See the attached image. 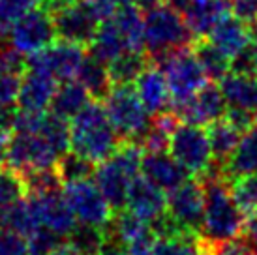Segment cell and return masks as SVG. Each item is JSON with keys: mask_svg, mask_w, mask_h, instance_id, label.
Segmentation results:
<instances>
[{"mask_svg": "<svg viewBox=\"0 0 257 255\" xmlns=\"http://www.w3.org/2000/svg\"><path fill=\"white\" fill-rule=\"evenodd\" d=\"M205 188V214L201 225V238L208 244H223L238 238L244 231L246 214L238 208L223 175V167L214 163L207 175L199 178Z\"/></svg>", "mask_w": 257, "mask_h": 255, "instance_id": "6da1fadb", "label": "cell"}, {"mask_svg": "<svg viewBox=\"0 0 257 255\" xmlns=\"http://www.w3.org/2000/svg\"><path fill=\"white\" fill-rule=\"evenodd\" d=\"M120 145V135L116 134L101 101L92 99L70 120V150L94 165L113 156Z\"/></svg>", "mask_w": 257, "mask_h": 255, "instance_id": "7a4b0ae2", "label": "cell"}, {"mask_svg": "<svg viewBox=\"0 0 257 255\" xmlns=\"http://www.w3.org/2000/svg\"><path fill=\"white\" fill-rule=\"evenodd\" d=\"M145 149L137 143L122 141L113 156L96 165L94 182L100 188L101 195L114 210V214L126 208L130 188L141 175V160Z\"/></svg>", "mask_w": 257, "mask_h": 255, "instance_id": "3957f363", "label": "cell"}, {"mask_svg": "<svg viewBox=\"0 0 257 255\" xmlns=\"http://www.w3.org/2000/svg\"><path fill=\"white\" fill-rule=\"evenodd\" d=\"M184 15L169 4L149 8L143 15V51L158 62L175 51L186 49L193 42Z\"/></svg>", "mask_w": 257, "mask_h": 255, "instance_id": "277c9868", "label": "cell"}, {"mask_svg": "<svg viewBox=\"0 0 257 255\" xmlns=\"http://www.w3.org/2000/svg\"><path fill=\"white\" fill-rule=\"evenodd\" d=\"M88 47L90 55L103 64L113 62L128 51H143V15L136 6L116 10L101 21Z\"/></svg>", "mask_w": 257, "mask_h": 255, "instance_id": "5b68a950", "label": "cell"}, {"mask_svg": "<svg viewBox=\"0 0 257 255\" xmlns=\"http://www.w3.org/2000/svg\"><path fill=\"white\" fill-rule=\"evenodd\" d=\"M103 105L122 141L143 145L154 118L139 99L136 86L114 85L103 99Z\"/></svg>", "mask_w": 257, "mask_h": 255, "instance_id": "8992f818", "label": "cell"}, {"mask_svg": "<svg viewBox=\"0 0 257 255\" xmlns=\"http://www.w3.org/2000/svg\"><path fill=\"white\" fill-rule=\"evenodd\" d=\"M169 154L188 171L193 178L207 175L214 165V154L210 149L207 128L180 120L169 135Z\"/></svg>", "mask_w": 257, "mask_h": 255, "instance_id": "52a82bcc", "label": "cell"}, {"mask_svg": "<svg viewBox=\"0 0 257 255\" xmlns=\"http://www.w3.org/2000/svg\"><path fill=\"white\" fill-rule=\"evenodd\" d=\"M156 64L165 73L167 85L171 90L173 109L184 105L188 99H192L207 85V75L193 49L190 51L186 47V49L175 51L162 60H158Z\"/></svg>", "mask_w": 257, "mask_h": 255, "instance_id": "ba28073f", "label": "cell"}, {"mask_svg": "<svg viewBox=\"0 0 257 255\" xmlns=\"http://www.w3.org/2000/svg\"><path fill=\"white\" fill-rule=\"evenodd\" d=\"M8 45H12L15 51H19L23 57H32L45 47H49L53 42H57V30L55 21L49 10L38 6L27 14L23 19L14 23L6 30Z\"/></svg>", "mask_w": 257, "mask_h": 255, "instance_id": "9c48e42d", "label": "cell"}, {"mask_svg": "<svg viewBox=\"0 0 257 255\" xmlns=\"http://www.w3.org/2000/svg\"><path fill=\"white\" fill-rule=\"evenodd\" d=\"M64 197L77 223L100 227L107 231V227L114 218V210L107 203V199L101 195L94 178L64 184Z\"/></svg>", "mask_w": 257, "mask_h": 255, "instance_id": "30bf717a", "label": "cell"}, {"mask_svg": "<svg viewBox=\"0 0 257 255\" xmlns=\"http://www.w3.org/2000/svg\"><path fill=\"white\" fill-rule=\"evenodd\" d=\"M60 160L62 158L58 156L40 134L14 132L10 135L6 167L17 171L21 177L38 169L57 167Z\"/></svg>", "mask_w": 257, "mask_h": 255, "instance_id": "8fae6325", "label": "cell"}, {"mask_svg": "<svg viewBox=\"0 0 257 255\" xmlns=\"http://www.w3.org/2000/svg\"><path fill=\"white\" fill-rule=\"evenodd\" d=\"M51 15L55 21L58 40L77 43L81 47L92 43L94 36L103 21L90 0H75Z\"/></svg>", "mask_w": 257, "mask_h": 255, "instance_id": "7c38bea8", "label": "cell"}, {"mask_svg": "<svg viewBox=\"0 0 257 255\" xmlns=\"http://www.w3.org/2000/svg\"><path fill=\"white\" fill-rule=\"evenodd\" d=\"M205 214V188L199 178H188L184 184L167 193V216L184 233H201Z\"/></svg>", "mask_w": 257, "mask_h": 255, "instance_id": "4fadbf2b", "label": "cell"}, {"mask_svg": "<svg viewBox=\"0 0 257 255\" xmlns=\"http://www.w3.org/2000/svg\"><path fill=\"white\" fill-rule=\"evenodd\" d=\"M85 57V47L72 42L57 40L49 47L27 58V68L43 71L55 81L62 83L77 77V71Z\"/></svg>", "mask_w": 257, "mask_h": 255, "instance_id": "5bb4252c", "label": "cell"}, {"mask_svg": "<svg viewBox=\"0 0 257 255\" xmlns=\"http://www.w3.org/2000/svg\"><path fill=\"white\" fill-rule=\"evenodd\" d=\"M227 101L223 98L220 86L207 83L192 99H188L184 105L177 107L173 111L182 122L207 128L212 122L223 118L227 114Z\"/></svg>", "mask_w": 257, "mask_h": 255, "instance_id": "9a60e30c", "label": "cell"}, {"mask_svg": "<svg viewBox=\"0 0 257 255\" xmlns=\"http://www.w3.org/2000/svg\"><path fill=\"white\" fill-rule=\"evenodd\" d=\"M109 242L122 249H137V248H152L156 242V231L152 223L141 220L139 216L120 210L114 214L111 225L107 227Z\"/></svg>", "mask_w": 257, "mask_h": 255, "instance_id": "2e32d148", "label": "cell"}, {"mask_svg": "<svg viewBox=\"0 0 257 255\" xmlns=\"http://www.w3.org/2000/svg\"><path fill=\"white\" fill-rule=\"evenodd\" d=\"M141 177L165 193L192 178L188 171L169 154V150H145L141 160Z\"/></svg>", "mask_w": 257, "mask_h": 255, "instance_id": "e0dca14e", "label": "cell"}, {"mask_svg": "<svg viewBox=\"0 0 257 255\" xmlns=\"http://www.w3.org/2000/svg\"><path fill=\"white\" fill-rule=\"evenodd\" d=\"M29 197L36 206L42 227H47L60 238H68L73 233V229L77 227V220H75L62 191L55 190L47 191V193L29 195Z\"/></svg>", "mask_w": 257, "mask_h": 255, "instance_id": "ac0fdd59", "label": "cell"}, {"mask_svg": "<svg viewBox=\"0 0 257 255\" xmlns=\"http://www.w3.org/2000/svg\"><path fill=\"white\" fill-rule=\"evenodd\" d=\"M58 88V81L43 73V71L27 68L21 77L17 107L27 113H45L53 103L55 92Z\"/></svg>", "mask_w": 257, "mask_h": 255, "instance_id": "d6986e66", "label": "cell"}, {"mask_svg": "<svg viewBox=\"0 0 257 255\" xmlns=\"http://www.w3.org/2000/svg\"><path fill=\"white\" fill-rule=\"evenodd\" d=\"M134 86H136V92L139 96V99L143 101L145 109L152 116L173 111L171 90H169L164 70L156 62L149 64L145 68L143 73L134 83Z\"/></svg>", "mask_w": 257, "mask_h": 255, "instance_id": "ffe728a7", "label": "cell"}, {"mask_svg": "<svg viewBox=\"0 0 257 255\" xmlns=\"http://www.w3.org/2000/svg\"><path fill=\"white\" fill-rule=\"evenodd\" d=\"M124 210L136 214L149 223H156L167 214V193L139 175L130 188Z\"/></svg>", "mask_w": 257, "mask_h": 255, "instance_id": "44dd1931", "label": "cell"}, {"mask_svg": "<svg viewBox=\"0 0 257 255\" xmlns=\"http://www.w3.org/2000/svg\"><path fill=\"white\" fill-rule=\"evenodd\" d=\"M182 15L193 38H205L231 15V0H190Z\"/></svg>", "mask_w": 257, "mask_h": 255, "instance_id": "7402d4cb", "label": "cell"}, {"mask_svg": "<svg viewBox=\"0 0 257 255\" xmlns=\"http://www.w3.org/2000/svg\"><path fill=\"white\" fill-rule=\"evenodd\" d=\"M218 86L229 109L246 111L257 116V75L229 71Z\"/></svg>", "mask_w": 257, "mask_h": 255, "instance_id": "603a6c76", "label": "cell"}, {"mask_svg": "<svg viewBox=\"0 0 257 255\" xmlns=\"http://www.w3.org/2000/svg\"><path fill=\"white\" fill-rule=\"evenodd\" d=\"M251 38L253 34L248 23H244L242 19L231 14L216 25V29L208 34V42L216 45L229 58H235L251 42Z\"/></svg>", "mask_w": 257, "mask_h": 255, "instance_id": "cb8c5ba5", "label": "cell"}, {"mask_svg": "<svg viewBox=\"0 0 257 255\" xmlns=\"http://www.w3.org/2000/svg\"><path fill=\"white\" fill-rule=\"evenodd\" d=\"M88 103H90V94L86 92L85 86L77 79H70L58 85L51 103V113H55L64 120H72Z\"/></svg>", "mask_w": 257, "mask_h": 255, "instance_id": "d4e9b609", "label": "cell"}, {"mask_svg": "<svg viewBox=\"0 0 257 255\" xmlns=\"http://www.w3.org/2000/svg\"><path fill=\"white\" fill-rule=\"evenodd\" d=\"M225 178L257 175V128L244 132L235 152L223 165Z\"/></svg>", "mask_w": 257, "mask_h": 255, "instance_id": "484cf974", "label": "cell"}, {"mask_svg": "<svg viewBox=\"0 0 257 255\" xmlns=\"http://www.w3.org/2000/svg\"><path fill=\"white\" fill-rule=\"evenodd\" d=\"M75 79L85 86L86 92L90 94V98L96 99V101H103L107 98V94L111 92V88L114 86L113 81H111V75H109L107 64H103L92 55L85 57Z\"/></svg>", "mask_w": 257, "mask_h": 255, "instance_id": "4316f807", "label": "cell"}, {"mask_svg": "<svg viewBox=\"0 0 257 255\" xmlns=\"http://www.w3.org/2000/svg\"><path fill=\"white\" fill-rule=\"evenodd\" d=\"M207 134L212 154H214V162L223 167L231 158V154L235 152L236 145H238L244 132L238 130L227 116H223L220 120L212 122L210 126H207Z\"/></svg>", "mask_w": 257, "mask_h": 255, "instance_id": "83f0119b", "label": "cell"}, {"mask_svg": "<svg viewBox=\"0 0 257 255\" xmlns=\"http://www.w3.org/2000/svg\"><path fill=\"white\" fill-rule=\"evenodd\" d=\"M4 212V223H6V231H12L15 234H21L25 238H29L32 233H36L38 229L42 227L40 216L32 199L27 195L21 199L19 203L2 208Z\"/></svg>", "mask_w": 257, "mask_h": 255, "instance_id": "f1b7e54d", "label": "cell"}, {"mask_svg": "<svg viewBox=\"0 0 257 255\" xmlns=\"http://www.w3.org/2000/svg\"><path fill=\"white\" fill-rule=\"evenodd\" d=\"M149 64L150 58H147V53L143 51H128L114 58L107 64L113 85H134Z\"/></svg>", "mask_w": 257, "mask_h": 255, "instance_id": "f546056e", "label": "cell"}, {"mask_svg": "<svg viewBox=\"0 0 257 255\" xmlns=\"http://www.w3.org/2000/svg\"><path fill=\"white\" fill-rule=\"evenodd\" d=\"M207 240L201 234L177 233L169 236H160L152 246L154 255H199Z\"/></svg>", "mask_w": 257, "mask_h": 255, "instance_id": "4dcf8cb0", "label": "cell"}, {"mask_svg": "<svg viewBox=\"0 0 257 255\" xmlns=\"http://www.w3.org/2000/svg\"><path fill=\"white\" fill-rule=\"evenodd\" d=\"M193 53H195V57L199 60L205 75L208 79H212V81H221L231 71V58L227 55H223L210 42L199 40L193 45Z\"/></svg>", "mask_w": 257, "mask_h": 255, "instance_id": "1f68e13d", "label": "cell"}, {"mask_svg": "<svg viewBox=\"0 0 257 255\" xmlns=\"http://www.w3.org/2000/svg\"><path fill=\"white\" fill-rule=\"evenodd\" d=\"M66 242L81 255H98L109 244V236L105 229L77 223Z\"/></svg>", "mask_w": 257, "mask_h": 255, "instance_id": "d6a6232c", "label": "cell"}, {"mask_svg": "<svg viewBox=\"0 0 257 255\" xmlns=\"http://www.w3.org/2000/svg\"><path fill=\"white\" fill-rule=\"evenodd\" d=\"M229 190L246 216L257 212V175L229 178Z\"/></svg>", "mask_w": 257, "mask_h": 255, "instance_id": "836d02e7", "label": "cell"}, {"mask_svg": "<svg viewBox=\"0 0 257 255\" xmlns=\"http://www.w3.org/2000/svg\"><path fill=\"white\" fill-rule=\"evenodd\" d=\"M29 195L25 178L10 167H0V208L19 203Z\"/></svg>", "mask_w": 257, "mask_h": 255, "instance_id": "e575fe53", "label": "cell"}, {"mask_svg": "<svg viewBox=\"0 0 257 255\" xmlns=\"http://www.w3.org/2000/svg\"><path fill=\"white\" fill-rule=\"evenodd\" d=\"M58 173H60V178L64 184H70V182H77V180H85V178H92L94 177V163L81 158L75 152H68L57 165Z\"/></svg>", "mask_w": 257, "mask_h": 255, "instance_id": "d590c367", "label": "cell"}, {"mask_svg": "<svg viewBox=\"0 0 257 255\" xmlns=\"http://www.w3.org/2000/svg\"><path fill=\"white\" fill-rule=\"evenodd\" d=\"M42 4L43 0H0V30H8Z\"/></svg>", "mask_w": 257, "mask_h": 255, "instance_id": "8d00e7d4", "label": "cell"}, {"mask_svg": "<svg viewBox=\"0 0 257 255\" xmlns=\"http://www.w3.org/2000/svg\"><path fill=\"white\" fill-rule=\"evenodd\" d=\"M27 242H29L30 255H51L62 244L60 236L49 231L47 227H40L36 233H32L27 238Z\"/></svg>", "mask_w": 257, "mask_h": 255, "instance_id": "74e56055", "label": "cell"}, {"mask_svg": "<svg viewBox=\"0 0 257 255\" xmlns=\"http://www.w3.org/2000/svg\"><path fill=\"white\" fill-rule=\"evenodd\" d=\"M19 86H21V73L0 70V107L17 105Z\"/></svg>", "mask_w": 257, "mask_h": 255, "instance_id": "f35d334b", "label": "cell"}, {"mask_svg": "<svg viewBox=\"0 0 257 255\" xmlns=\"http://www.w3.org/2000/svg\"><path fill=\"white\" fill-rule=\"evenodd\" d=\"M231 71L257 75V38H251V42L235 58H231Z\"/></svg>", "mask_w": 257, "mask_h": 255, "instance_id": "ab89813d", "label": "cell"}, {"mask_svg": "<svg viewBox=\"0 0 257 255\" xmlns=\"http://www.w3.org/2000/svg\"><path fill=\"white\" fill-rule=\"evenodd\" d=\"M0 255H30L29 242L21 234L4 231L0 234Z\"/></svg>", "mask_w": 257, "mask_h": 255, "instance_id": "60d3db41", "label": "cell"}, {"mask_svg": "<svg viewBox=\"0 0 257 255\" xmlns=\"http://www.w3.org/2000/svg\"><path fill=\"white\" fill-rule=\"evenodd\" d=\"M0 70L23 73L27 70V58L23 57L19 51H15L12 45H2L0 43Z\"/></svg>", "mask_w": 257, "mask_h": 255, "instance_id": "b9f144b4", "label": "cell"}, {"mask_svg": "<svg viewBox=\"0 0 257 255\" xmlns=\"http://www.w3.org/2000/svg\"><path fill=\"white\" fill-rule=\"evenodd\" d=\"M212 249H214V255H257V248L244 236L227 240L223 244H216L212 246Z\"/></svg>", "mask_w": 257, "mask_h": 255, "instance_id": "7bdbcfd3", "label": "cell"}, {"mask_svg": "<svg viewBox=\"0 0 257 255\" xmlns=\"http://www.w3.org/2000/svg\"><path fill=\"white\" fill-rule=\"evenodd\" d=\"M231 14L251 25L257 19V0H231Z\"/></svg>", "mask_w": 257, "mask_h": 255, "instance_id": "ee69618b", "label": "cell"}, {"mask_svg": "<svg viewBox=\"0 0 257 255\" xmlns=\"http://www.w3.org/2000/svg\"><path fill=\"white\" fill-rule=\"evenodd\" d=\"M19 114V107L10 105V107H0V130L12 134L15 128V120Z\"/></svg>", "mask_w": 257, "mask_h": 255, "instance_id": "f6af8a7d", "label": "cell"}, {"mask_svg": "<svg viewBox=\"0 0 257 255\" xmlns=\"http://www.w3.org/2000/svg\"><path fill=\"white\" fill-rule=\"evenodd\" d=\"M242 236L248 242H250V244H253V246L257 248V212L251 214V216H248V218H246Z\"/></svg>", "mask_w": 257, "mask_h": 255, "instance_id": "bcb514c9", "label": "cell"}, {"mask_svg": "<svg viewBox=\"0 0 257 255\" xmlns=\"http://www.w3.org/2000/svg\"><path fill=\"white\" fill-rule=\"evenodd\" d=\"M10 135L8 132H2L0 130V167L6 163V156H8V145H10Z\"/></svg>", "mask_w": 257, "mask_h": 255, "instance_id": "7dc6e473", "label": "cell"}, {"mask_svg": "<svg viewBox=\"0 0 257 255\" xmlns=\"http://www.w3.org/2000/svg\"><path fill=\"white\" fill-rule=\"evenodd\" d=\"M51 255H81V253H79V251H75V249H73L68 242H62V244H60V246H58V248L55 249Z\"/></svg>", "mask_w": 257, "mask_h": 255, "instance_id": "c3c4849f", "label": "cell"}, {"mask_svg": "<svg viewBox=\"0 0 257 255\" xmlns=\"http://www.w3.org/2000/svg\"><path fill=\"white\" fill-rule=\"evenodd\" d=\"M98 255H126V249H122L120 246H114V244L109 242L107 246L101 249Z\"/></svg>", "mask_w": 257, "mask_h": 255, "instance_id": "681fc988", "label": "cell"}, {"mask_svg": "<svg viewBox=\"0 0 257 255\" xmlns=\"http://www.w3.org/2000/svg\"><path fill=\"white\" fill-rule=\"evenodd\" d=\"M107 2L114 8V10H120V8L136 6V2H139V0H107Z\"/></svg>", "mask_w": 257, "mask_h": 255, "instance_id": "f907efd6", "label": "cell"}, {"mask_svg": "<svg viewBox=\"0 0 257 255\" xmlns=\"http://www.w3.org/2000/svg\"><path fill=\"white\" fill-rule=\"evenodd\" d=\"M190 0H165V4H169L171 8L179 10V12H184V8L188 6Z\"/></svg>", "mask_w": 257, "mask_h": 255, "instance_id": "816d5d0a", "label": "cell"}, {"mask_svg": "<svg viewBox=\"0 0 257 255\" xmlns=\"http://www.w3.org/2000/svg\"><path fill=\"white\" fill-rule=\"evenodd\" d=\"M126 255H154L152 248H137V249H128Z\"/></svg>", "mask_w": 257, "mask_h": 255, "instance_id": "f5cc1de1", "label": "cell"}, {"mask_svg": "<svg viewBox=\"0 0 257 255\" xmlns=\"http://www.w3.org/2000/svg\"><path fill=\"white\" fill-rule=\"evenodd\" d=\"M139 4L145 8V10H149V8H154L158 4H162V0H139Z\"/></svg>", "mask_w": 257, "mask_h": 255, "instance_id": "db71d44e", "label": "cell"}, {"mask_svg": "<svg viewBox=\"0 0 257 255\" xmlns=\"http://www.w3.org/2000/svg\"><path fill=\"white\" fill-rule=\"evenodd\" d=\"M199 255H214V249H212V244H205V248L201 249V253Z\"/></svg>", "mask_w": 257, "mask_h": 255, "instance_id": "11a10c76", "label": "cell"}, {"mask_svg": "<svg viewBox=\"0 0 257 255\" xmlns=\"http://www.w3.org/2000/svg\"><path fill=\"white\" fill-rule=\"evenodd\" d=\"M251 34H253V38H257V19L251 23Z\"/></svg>", "mask_w": 257, "mask_h": 255, "instance_id": "9f6ffc18", "label": "cell"}, {"mask_svg": "<svg viewBox=\"0 0 257 255\" xmlns=\"http://www.w3.org/2000/svg\"><path fill=\"white\" fill-rule=\"evenodd\" d=\"M255 128H257V116H255Z\"/></svg>", "mask_w": 257, "mask_h": 255, "instance_id": "6f0895ef", "label": "cell"}]
</instances>
